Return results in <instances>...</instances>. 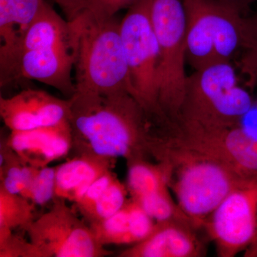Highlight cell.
Instances as JSON below:
<instances>
[{
	"label": "cell",
	"mask_w": 257,
	"mask_h": 257,
	"mask_svg": "<svg viewBox=\"0 0 257 257\" xmlns=\"http://www.w3.org/2000/svg\"><path fill=\"white\" fill-rule=\"evenodd\" d=\"M69 123L73 147L79 154L128 162L155 152L160 139L152 133L157 124L130 93L94 94L74 93Z\"/></svg>",
	"instance_id": "obj_1"
},
{
	"label": "cell",
	"mask_w": 257,
	"mask_h": 257,
	"mask_svg": "<svg viewBox=\"0 0 257 257\" xmlns=\"http://www.w3.org/2000/svg\"><path fill=\"white\" fill-rule=\"evenodd\" d=\"M69 21L75 35V93L134 96L120 22L115 17L99 20L87 12Z\"/></svg>",
	"instance_id": "obj_2"
},
{
	"label": "cell",
	"mask_w": 257,
	"mask_h": 257,
	"mask_svg": "<svg viewBox=\"0 0 257 257\" xmlns=\"http://www.w3.org/2000/svg\"><path fill=\"white\" fill-rule=\"evenodd\" d=\"M166 144L161 147L159 157L170 164L169 186L191 224H204L233 189L247 181L211 157L170 140Z\"/></svg>",
	"instance_id": "obj_3"
},
{
	"label": "cell",
	"mask_w": 257,
	"mask_h": 257,
	"mask_svg": "<svg viewBox=\"0 0 257 257\" xmlns=\"http://www.w3.org/2000/svg\"><path fill=\"white\" fill-rule=\"evenodd\" d=\"M250 93L239 84L232 62H217L187 77L177 125L207 127L240 124L252 109Z\"/></svg>",
	"instance_id": "obj_4"
},
{
	"label": "cell",
	"mask_w": 257,
	"mask_h": 257,
	"mask_svg": "<svg viewBox=\"0 0 257 257\" xmlns=\"http://www.w3.org/2000/svg\"><path fill=\"white\" fill-rule=\"evenodd\" d=\"M186 60L195 70L217 62H232L246 42L245 18L216 0H183Z\"/></svg>",
	"instance_id": "obj_5"
},
{
	"label": "cell",
	"mask_w": 257,
	"mask_h": 257,
	"mask_svg": "<svg viewBox=\"0 0 257 257\" xmlns=\"http://www.w3.org/2000/svg\"><path fill=\"white\" fill-rule=\"evenodd\" d=\"M149 11L159 48V106L166 121L176 125L188 77L183 0H150Z\"/></svg>",
	"instance_id": "obj_6"
},
{
	"label": "cell",
	"mask_w": 257,
	"mask_h": 257,
	"mask_svg": "<svg viewBox=\"0 0 257 257\" xmlns=\"http://www.w3.org/2000/svg\"><path fill=\"white\" fill-rule=\"evenodd\" d=\"M149 1L138 0L128 8L120 21V33L134 96L155 121L167 124L159 106V48Z\"/></svg>",
	"instance_id": "obj_7"
},
{
	"label": "cell",
	"mask_w": 257,
	"mask_h": 257,
	"mask_svg": "<svg viewBox=\"0 0 257 257\" xmlns=\"http://www.w3.org/2000/svg\"><path fill=\"white\" fill-rule=\"evenodd\" d=\"M54 205L26 228L29 257H100L105 249L77 211L66 201L55 199Z\"/></svg>",
	"instance_id": "obj_8"
},
{
	"label": "cell",
	"mask_w": 257,
	"mask_h": 257,
	"mask_svg": "<svg viewBox=\"0 0 257 257\" xmlns=\"http://www.w3.org/2000/svg\"><path fill=\"white\" fill-rule=\"evenodd\" d=\"M170 140L219 161L245 180L257 182V134L241 123L216 127L179 124Z\"/></svg>",
	"instance_id": "obj_9"
},
{
	"label": "cell",
	"mask_w": 257,
	"mask_h": 257,
	"mask_svg": "<svg viewBox=\"0 0 257 257\" xmlns=\"http://www.w3.org/2000/svg\"><path fill=\"white\" fill-rule=\"evenodd\" d=\"M207 226L221 257H233L248 247L257 230V182L233 189L208 218Z\"/></svg>",
	"instance_id": "obj_10"
},
{
	"label": "cell",
	"mask_w": 257,
	"mask_h": 257,
	"mask_svg": "<svg viewBox=\"0 0 257 257\" xmlns=\"http://www.w3.org/2000/svg\"><path fill=\"white\" fill-rule=\"evenodd\" d=\"M75 35L73 43L24 51L0 60L1 87L23 79H32L55 88L72 97L76 92L72 80Z\"/></svg>",
	"instance_id": "obj_11"
},
{
	"label": "cell",
	"mask_w": 257,
	"mask_h": 257,
	"mask_svg": "<svg viewBox=\"0 0 257 257\" xmlns=\"http://www.w3.org/2000/svg\"><path fill=\"white\" fill-rule=\"evenodd\" d=\"M70 99L64 100L39 89H25L0 98V116L10 131H27L69 121Z\"/></svg>",
	"instance_id": "obj_12"
},
{
	"label": "cell",
	"mask_w": 257,
	"mask_h": 257,
	"mask_svg": "<svg viewBox=\"0 0 257 257\" xmlns=\"http://www.w3.org/2000/svg\"><path fill=\"white\" fill-rule=\"evenodd\" d=\"M6 145L27 165L37 168L67 156L73 147L69 121L55 126L13 131Z\"/></svg>",
	"instance_id": "obj_13"
},
{
	"label": "cell",
	"mask_w": 257,
	"mask_h": 257,
	"mask_svg": "<svg viewBox=\"0 0 257 257\" xmlns=\"http://www.w3.org/2000/svg\"><path fill=\"white\" fill-rule=\"evenodd\" d=\"M202 248L185 221L156 222L146 239L120 253L121 257H197Z\"/></svg>",
	"instance_id": "obj_14"
},
{
	"label": "cell",
	"mask_w": 257,
	"mask_h": 257,
	"mask_svg": "<svg viewBox=\"0 0 257 257\" xmlns=\"http://www.w3.org/2000/svg\"><path fill=\"white\" fill-rule=\"evenodd\" d=\"M143 208L131 199L107 219L89 224L102 246L135 244L146 239L156 223Z\"/></svg>",
	"instance_id": "obj_15"
},
{
	"label": "cell",
	"mask_w": 257,
	"mask_h": 257,
	"mask_svg": "<svg viewBox=\"0 0 257 257\" xmlns=\"http://www.w3.org/2000/svg\"><path fill=\"white\" fill-rule=\"evenodd\" d=\"M115 161L92 155L77 156L56 167L55 199L78 202L96 179L112 170Z\"/></svg>",
	"instance_id": "obj_16"
},
{
	"label": "cell",
	"mask_w": 257,
	"mask_h": 257,
	"mask_svg": "<svg viewBox=\"0 0 257 257\" xmlns=\"http://www.w3.org/2000/svg\"><path fill=\"white\" fill-rule=\"evenodd\" d=\"M46 0H0V52L14 46Z\"/></svg>",
	"instance_id": "obj_17"
},
{
	"label": "cell",
	"mask_w": 257,
	"mask_h": 257,
	"mask_svg": "<svg viewBox=\"0 0 257 257\" xmlns=\"http://www.w3.org/2000/svg\"><path fill=\"white\" fill-rule=\"evenodd\" d=\"M128 169L126 187L133 200L170 187L171 168L167 161L155 165L140 159L128 162Z\"/></svg>",
	"instance_id": "obj_18"
},
{
	"label": "cell",
	"mask_w": 257,
	"mask_h": 257,
	"mask_svg": "<svg viewBox=\"0 0 257 257\" xmlns=\"http://www.w3.org/2000/svg\"><path fill=\"white\" fill-rule=\"evenodd\" d=\"M35 206L23 196L10 194L0 187V243L13 235V230L26 229L35 219Z\"/></svg>",
	"instance_id": "obj_19"
},
{
	"label": "cell",
	"mask_w": 257,
	"mask_h": 257,
	"mask_svg": "<svg viewBox=\"0 0 257 257\" xmlns=\"http://www.w3.org/2000/svg\"><path fill=\"white\" fill-rule=\"evenodd\" d=\"M0 165V187L10 194L21 196L28 188L38 169L27 165L12 150L11 158L9 159L7 148L2 150Z\"/></svg>",
	"instance_id": "obj_20"
},
{
	"label": "cell",
	"mask_w": 257,
	"mask_h": 257,
	"mask_svg": "<svg viewBox=\"0 0 257 257\" xmlns=\"http://www.w3.org/2000/svg\"><path fill=\"white\" fill-rule=\"evenodd\" d=\"M128 192L126 186L116 177L82 216L89 224L107 219L124 207L127 202Z\"/></svg>",
	"instance_id": "obj_21"
},
{
	"label": "cell",
	"mask_w": 257,
	"mask_h": 257,
	"mask_svg": "<svg viewBox=\"0 0 257 257\" xmlns=\"http://www.w3.org/2000/svg\"><path fill=\"white\" fill-rule=\"evenodd\" d=\"M138 0H70L62 10L69 20L82 12L99 20L114 18L120 10L130 8Z\"/></svg>",
	"instance_id": "obj_22"
},
{
	"label": "cell",
	"mask_w": 257,
	"mask_h": 257,
	"mask_svg": "<svg viewBox=\"0 0 257 257\" xmlns=\"http://www.w3.org/2000/svg\"><path fill=\"white\" fill-rule=\"evenodd\" d=\"M246 42L240 56V70L247 79L248 87L254 88L257 80V13L245 18Z\"/></svg>",
	"instance_id": "obj_23"
},
{
	"label": "cell",
	"mask_w": 257,
	"mask_h": 257,
	"mask_svg": "<svg viewBox=\"0 0 257 257\" xmlns=\"http://www.w3.org/2000/svg\"><path fill=\"white\" fill-rule=\"evenodd\" d=\"M56 167L37 169L28 188L23 194L36 206H44L55 199Z\"/></svg>",
	"instance_id": "obj_24"
},
{
	"label": "cell",
	"mask_w": 257,
	"mask_h": 257,
	"mask_svg": "<svg viewBox=\"0 0 257 257\" xmlns=\"http://www.w3.org/2000/svg\"><path fill=\"white\" fill-rule=\"evenodd\" d=\"M216 1L237 10L243 16H246V13L249 10L251 5L257 3V0H216Z\"/></svg>",
	"instance_id": "obj_25"
},
{
	"label": "cell",
	"mask_w": 257,
	"mask_h": 257,
	"mask_svg": "<svg viewBox=\"0 0 257 257\" xmlns=\"http://www.w3.org/2000/svg\"><path fill=\"white\" fill-rule=\"evenodd\" d=\"M245 257H257V230L256 235L252 242L248 246V247L245 250Z\"/></svg>",
	"instance_id": "obj_26"
},
{
	"label": "cell",
	"mask_w": 257,
	"mask_h": 257,
	"mask_svg": "<svg viewBox=\"0 0 257 257\" xmlns=\"http://www.w3.org/2000/svg\"><path fill=\"white\" fill-rule=\"evenodd\" d=\"M70 0H55L56 3L59 5V6L60 8H62V7L64 6L67 3H68Z\"/></svg>",
	"instance_id": "obj_27"
},
{
	"label": "cell",
	"mask_w": 257,
	"mask_h": 257,
	"mask_svg": "<svg viewBox=\"0 0 257 257\" xmlns=\"http://www.w3.org/2000/svg\"><path fill=\"white\" fill-rule=\"evenodd\" d=\"M257 87V81H256V84H255V87Z\"/></svg>",
	"instance_id": "obj_28"
}]
</instances>
